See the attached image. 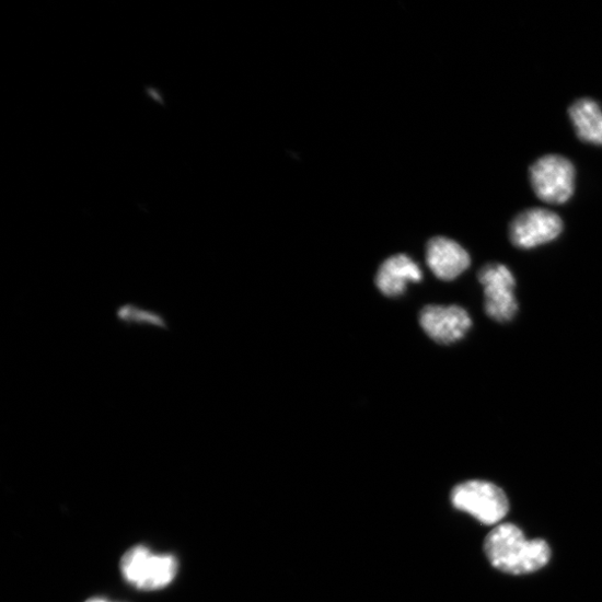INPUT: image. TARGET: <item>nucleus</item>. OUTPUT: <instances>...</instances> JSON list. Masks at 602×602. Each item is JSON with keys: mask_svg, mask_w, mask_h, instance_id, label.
<instances>
[{"mask_svg": "<svg viewBox=\"0 0 602 602\" xmlns=\"http://www.w3.org/2000/svg\"><path fill=\"white\" fill-rule=\"evenodd\" d=\"M574 164L558 154L536 160L530 167V180L536 197L551 205L566 204L574 195Z\"/></svg>", "mask_w": 602, "mask_h": 602, "instance_id": "nucleus-3", "label": "nucleus"}, {"mask_svg": "<svg viewBox=\"0 0 602 602\" xmlns=\"http://www.w3.org/2000/svg\"><path fill=\"white\" fill-rule=\"evenodd\" d=\"M86 602H108V601H106L104 599H101V598H94V599L88 600Z\"/></svg>", "mask_w": 602, "mask_h": 602, "instance_id": "nucleus-12", "label": "nucleus"}, {"mask_svg": "<svg viewBox=\"0 0 602 602\" xmlns=\"http://www.w3.org/2000/svg\"><path fill=\"white\" fill-rule=\"evenodd\" d=\"M115 319L118 324L131 328H155L170 332L171 326L164 314L159 311L144 308L138 303H125L115 311Z\"/></svg>", "mask_w": 602, "mask_h": 602, "instance_id": "nucleus-11", "label": "nucleus"}, {"mask_svg": "<svg viewBox=\"0 0 602 602\" xmlns=\"http://www.w3.org/2000/svg\"><path fill=\"white\" fill-rule=\"evenodd\" d=\"M562 218L547 209L533 208L518 215L510 224L512 244L531 250L551 243L563 232Z\"/></svg>", "mask_w": 602, "mask_h": 602, "instance_id": "nucleus-6", "label": "nucleus"}, {"mask_svg": "<svg viewBox=\"0 0 602 602\" xmlns=\"http://www.w3.org/2000/svg\"><path fill=\"white\" fill-rule=\"evenodd\" d=\"M478 280L485 288L487 314L497 322H510L518 312L516 280L510 269L501 264L487 265L481 269Z\"/></svg>", "mask_w": 602, "mask_h": 602, "instance_id": "nucleus-5", "label": "nucleus"}, {"mask_svg": "<svg viewBox=\"0 0 602 602\" xmlns=\"http://www.w3.org/2000/svg\"><path fill=\"white\" fill-rule=\"evenodd\" d=\"M569 116L581 141L602 146V111L595 101L588 97L576 101Z\"/></svg>", "mask_w": 602, "mask_h": 602, "instance_id": "nucleus-10", "label": "nucleus"}, {"mask_svg": "<svg viewBox=\"0 0 602 602\" xmlns=\"http://www.w3.org/2000/svg\"><path fill=\"white\" fill-rule=\"evenodd\" d=\"M427 262L440 279L451 281L462 275L471 265L470 255L455 241L437 236L429 241Z\"/></svg>", "mask_w": 602, "mask_h": 602, "instance_id": "nucleus-8", "label": "nucleus"}, {"mask_svg": "<svg viewBox=\"0 0 602 602\" xmlns=\"http://www.w3.org/2000/svg\"><path fill=\"white\" fill-rule=\"evenodd\" d=\"M421 271L417 264L406 255H396L387 261L379 269L377 285L389 297L404 293L409 282L421 280Z\"/></svg>", "mask_w": 602, "mask_h": 602, "instance_id": "nucleus-9", "label": "nucleus"}, {"mask_svg": "<svg viewBox=\"0 0 602 602\" xmlns=\"http://www.w3.org/2000/svg\"><path fill=\"white\" fill-rule=\"evenodd\" d=\"M419 324L433 340L449 345L464 337L472 321L460 306H428L420 312Z\"/></svg>", "mask_w": 602, "mask_h": 602, "instance_id": "nucleus-7", "label": "nucleus"}, {"mask_svg": "<svg viewBox=\"0 0 602 602\" xmlns=\"http://www.w3.org/2000/svg\"><path fill=\"white\" fill-rule=\"evenodd\" d=\"M485 553L498 570L522 576L545 568L552 558V551L545 540H528L512 523L497 525L485 541Z\"/></svg>", "mask_w": 602, "mask_h": 602, "instance_id": "nucleus-1", "label": "nucleus"}, {"mask_svg": "<svg viewBox=\"0 0 602 602\" xmlns=\"http://www.w3.org/2000/svg\"><path fill=\"white\" fill-rule=\"evenodd\" d=\"M453 506L486 525L498 524L509 512V500L498 486L487 481H467L454 488Z\"/></svg>", "mask_w": 602, "mask_h": 602, "instance_id": "nucleus-2", "label": "nucleus"}, {"mask_svg": "<svg viewBox=\"0 0 602 602\" xmlns=\"http://www.w3.org/2000/svg\"><path fill=\"white\" fill-rule=\"evenodd\" d=\"M177 567L174 556L155 555L144 546L131 548L120 560V571L125 579L142 590L166 587L175 578Z\"/></svg>", "mask_w": 602, "mask_h": 602, "instance_id": "nucleus-4", "label": "nucleus"}]
</instances>
